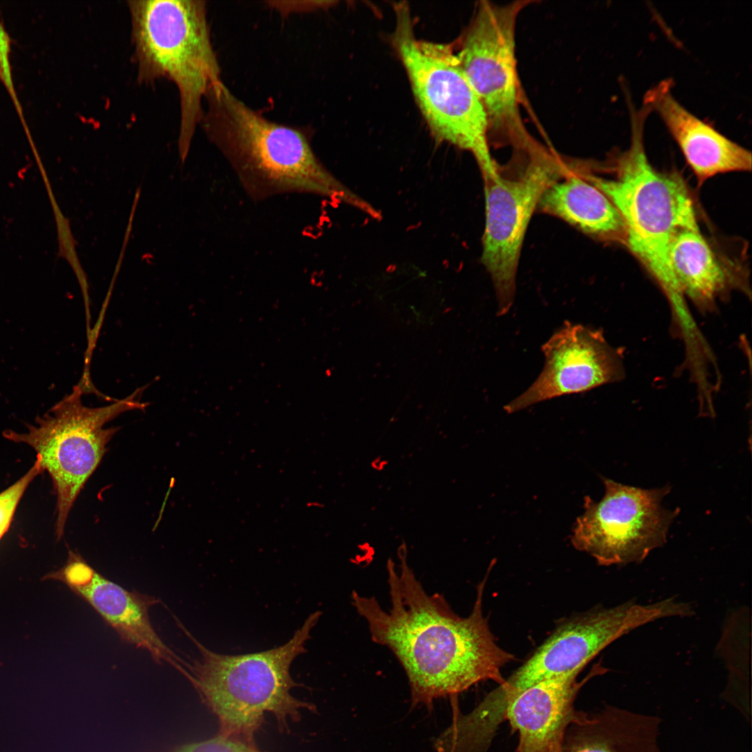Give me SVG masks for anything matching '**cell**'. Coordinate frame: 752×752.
<instances>
[{
    "label": "cell",
    "mask_w": 752,
    "mask_h": 752,
    "mask_svg": "<svg viewBox=\"0 0 752 752\" xmlns=\"http://www.w3.org/2000/svg\"><path fill=\"white\" fill-rule=\"evenodd\" d=\"M398 569L387 562L391 608L377 599L352 593V604L366 620L373 642L388 648L407 677L413 707H431L440 698L462 692L481 681L499 684L501 670L513 655L496 643L482 611L487 577L477 588L471 614L460 617L445 597L429 594L398 551Z\"/></svg>",
    "instance_id": "cell-1"
},
{
    "label": "cell",
    "mask_w": 752,
    "mask_h": 752,
    "mask_svg": "<svg viewBox=\"0 0 752 752\" xmlns=\"http://www.w3.org/2000/svg\"><path fill=\"white\" fill-rule=\"evenodd\" d=\"M204 101L207 107L199 126L253 199L297 193L361 207L319 160L306 130L266 118L221 79L209 87Z\"/></svg>",
    "instance_id": "cell-2"
},
{
    "label": "cell",
    "mask_w": 752,
    "mask_h": 752,
    "mask_svg": "<svg viewBox=\"0 0 752 752\" xmlns=\"http://www.w3.org/2000/svg\"><path fill=\"white\" fill-rule=\"evenodd\" d=\"M322 613H311L285 644L258 652L224 655L212 651L188 632L201 658L188 664L185 676L217 719L218 734L256 744L255 737L271 715L281 733L301 719L303 711L316 706L295 697L302 687L290 674L293 661L305 653V645Z\"/></svg>",
    "instance_id": "cell-3"
},
{
    "label": "cell",
    "mask_w": 752,
    "mask_h": 752,
    "mask_svg": "<svg viewBox=\"0 0 752 752\" xmlns=\"http://www.w3.org/2000/svg\"><path fill=\"white\" fill-rule=\"evenodd\" d=\"M132 39L141 81L166 78L180 97L178 152L183 164L203 113L209 87L221 80L206 1H128Z\"/></svg>",
    "instance_id": "cell-4"
},
{
    "label": "cell",
    "mask_w": 752,
    "mask_h": 752,
    "mask_svg": "<svg viewBox=\"0 0 752 752\" xmlns=\"http://www.w3.org/2000/svg\"><path fill=\"white\" fill-rule=\"evenodd\" d=\"M647 116L632 114L629 147L615 159L611 178L586 175L618 212L625 226V244L673 298L682 295L669 257L675 235L687 228H698L691 194L684 180L674 173L657 171L643 146Z\"/></svg>",
    "instance_id": "cell-5"
},
{
    "label": "cell",
    "mask_w": 752,
    "mask_h": 752,
    "mask_svg": "<svg viewBox=\"0 0 752 752\" xmlns=\"http://www.w3.org/2000/svg\"><path fill=\"white\" fill-rule=\"evenodd\" d=\"M391 43L435 138L472 153L483 175L494 173L487 116L451 45L418 39L405 1L393 5Z\"/></svg>",
    "instance_id": "cell-6"
},
{
    "label": "cell",
    "mask_w": 752,
    "mask_h": 752,
    "mask_svg": "<svg viewBox=\"0 0 752 752\" xmlns=\"http://www.w3.org/2000/svg\"><path fill=\"white\" fill-rule=\"evenodd\" d=\"M141 389L125 399L101 407L81 402L82 389L72 392L47 413L29 425L23 432L5 430L3 437L31 446L43 471L51 477L56 495V535H63L68 517L79 492L100 464L118 428L107 423L127 411L144 409L139 401Z\"/></svg>",
    "instance_id": "cell-7"
},
{
    "label": "cell",
    "mask_w": 752,
    "mask_h": 752,
    "mask_svg": "<svg viewBox=\"0 0 752 752\" xmlns=\"http://www.w3.org/2000/svg\"><path fill=\"white\" fill-rule=\"evenodd\" d=\"M531 3L479 1L460 40L456 55L485 110L489 143L515 147L533 139L520 113L515 56L517 20Z\"/></svg>",
    "instance_id": "cell-8"
},
{
    "label": "cell",
    "mask_w": 752,
    "mask_h": 752,
    "mask_svg": "<svg viewBox=\"0 0 752 752\" xmlns=\"http://www.w3.org/2000/svg\"><path fill=\"white\" fill-rule=\"evenodd\" d=\"M520 166L516 173L499 167L485 180V226L482 261L490 274L498 315L511 308L521 247L531 217L544 191L563 173L561 160L535 139L514 148Z\"/></svg>",
    "instance_id": "cell-9"
},
{
    "label": "cell",
    "mask_w": 752,
    "mask_h": 752,
    "mask_svg": "<svg viewBox=\"0 0 752 752\" xmlns=\"http://www.w3.org/2000/svg\"><path fill=\"white\" fill-rule=\"evenodd\" d=\"M605 494L598 502L585 497L571 541L601 565L642 562L667 540L678 510L661 505L671 487L642 489L602 477Z\"/></svg>",
    "instance_id": "cell-10"
},
{
    "label": "cell",
    "mask_w": 752,
    "mask_h": 752,
    "mask_svg": "<svg viewBox=\"0 0 752 752\" xmlns=\"http://www.w3.org/2000/svg\"><path fill=\"white\" fill-rule=\"evenodd\" d=\"M694 613L691 603L673 597L648 604L629 601L613 607L595 608L560 624L502 684L517 696L542 680L579 673L604 648L634 629L661 618Z\"/></svg>",
    "instance_id": "cell-11"
},
{
    "label": "cell",
    "mask_w": 752,
    "mask_h": 752,
    "mask_svg": "<svg viewBox=\"0 0 752 752\" xmlns=\"http://www.w3.org/2000/svg\"><path fill=\"white\" fill-rule=\"evenodd\" d=\"M541 350L545 358L543 370L527 390L504 407L506 412L590 391L623 377L619 352L596 329L565 322Z\"/></svg>",
    "instance_id": "cell-12"
},
{
    "label": "cell",
    "mask_w": 752,
    "mask_h": 752,
    "mask_svg": "<svg viewBox=\"0 0 752 752\" xmlns=\"http://www.w3.org/2000/svg\"><path fill=\"white\" fill-rule=\"evenodd\" d=\"M664 80L649 90L644 104L656 111L678 145L698 184L720 173L751 170V153L687 110Z\"/></svg>",
    "instance_id": "cell-13"
},
{
    "label": "cell",
    "mask_w": 752,
    "mask_h": 752,
    "mask_svg": "<svg viewBox=\"0 0 752 752\" xmlns=\"http://www.w3.org/2000/svg\"><path fill=\"white\" fill-rule=\"evenodd\" d=\"M578 673L542 680L520 692L510 703L506 719L519 735L518 752H560L566 731L586 713L574 707L588 678Z\"/></svg>",
    "instance_id": "cell-14"
},
{
    "label": "cell",
    "mask_w": 752,
    "mask_h": 752,
    "mask_svg": "<svg viewBox=\"0 0 752 752\" xmlns=\"http://www.w3.org/2000/svg\"><path fill=\"white\" fill-rule=\"evenodd\" d=\"M86 602L121 640L148 651L157 663H169L185 675L187 663L155 632L149 616L158 600L129 590L97 572L93 583L72 591Z\"/></svg>",
    "instance_id": "cell-15"
},
{
    "label": "cell",
    "mask_w": 752,
    "mask_h": 752,
    "mask_svg": "<svg viewBox=\"0 0 752 752\" xmlns=\"http://www.w3.org/2000/svg\"><path fill=\"white\" fill-rule=\"evenodd\" d=\"M660 722L656 716L607 706L572 723L560 752H662Z\"/></svg>",
    "instance_id": "cell-16"
},
{
    "label": "cell",
    "mask_w": 752,
    "mask_h": 752,
    "mask_svg": "<svg viewBox=\"0 0 752 752\" xmlns=\"http://www.w3.org/2000/svg\"><path fill=\"white\" fill-rule=\"evenodd\" d=\"M538 207L586 234L625 244V226L618 212L586 177L558 179L544 191Z\"/></svg>",
    "instance_id": "cell-17"
},
{
    "label": "cell",
    "mask_w": 752,
    "mask_h": 752,
    "mask_svg": "<svg viewBox=\"0 0 752 752\" xmlns=\"http://www.w3.org/2000/svg\"><path fill=\"white\" fill-rule=\"evenodd\" d=\"M669 257L681 295L701 310L712 308L731 284L699 228L679 231L671 243Z\"/></svg>",
    "instance_id": "cell-18"
},
{
    "label": "cell",
    "mask_w": 752,
    "mask_h": 752,
    "mask_svg": "<svg viewBox=\"0 0 752 752\" xmlns=\"http://www.w3.org/2000/svg\"><path fill=\"white\" fill-rule=\"evenodd\" d=\"M43 472L36 460L33 467L22 477L0 492V540L8 531L17 506L26 489L35 478Z\"/></svg>",
    "instance_id": "cell-19"
},
{
    "label": "cell",
    "mask_w": 752,
    "mask_h": 752,
    "mask_svg": "<svg viewBox=\"0 0 752 752\" xmlns=\"http://www.w3.org/2000/svg\"><path fill=\"white\" fill-rule=\"evenodd\" d=\"M97 572L77 552L70 550L65 565L47 574L43 580H56L67 585L72 591L90 586Z\"/></svg>",
    "instance_id": "cell-20"
},
{
    "label": "cell",
    "mask_w": 752,
    "mask_h": 752,
    "mask_svg": "<svg viewBox=\"0 0 752 752\" xmlns=\"http://www.w3.org/2000/svg\"><path fill=\"white\" fill-rule=\"evenodd\" d=\"M170 752H264L256 744L224 737L217 734L212 738L185 744Z\"/></svg>",
    "instance_id": "cell-21"
},
{
    "label": "cell",
    "mask_w": 752,
    "mask_h": 752,
    "mask_svg": "<svg viewBox=\"0 0 752 752\" xmlns=\"http://www.w3.org/2000/svg\"><path fill=\"white\" fill-rule=\"evenodd\" d=\"M268 6L278 10L282 15L293 13L313 11L332 6L335 1H267Z\"/></svg>",
    "instance_id": "cell-22"
},
{
    "label": "cell",
    "mask_w": 752,
    "mask_h": 752,
    "mask_svg": "<svg viewBox=\"0 0 752 752\" xmlns=\"http://www.w3.org/2000/svg\"><path fill=\"white\" fill-rule=\"evenodd\" d=\"M10 39L0 22V81L10 93H13V82L10 63Z\"/></svg>",
    "instance_id": "cell-23"
}]
</instances>
